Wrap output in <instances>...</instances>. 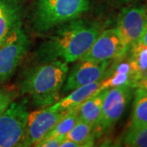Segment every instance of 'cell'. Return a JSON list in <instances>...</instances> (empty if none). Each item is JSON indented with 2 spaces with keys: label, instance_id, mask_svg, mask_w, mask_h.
<instances>
[{
  "label": "cell",
  "instance_id": "cell-8",
  "mask_svg": "<svg viewBox=\"0 0 147 147\" xmlns=\"http://www.w3.org/2000/svg\"><path fill=\"white\" fill-rule=\"evenodd\" d=\"M66 111L50 110L47 107L30 113L21 146H35L47 136Z\"/></svg>",
  "mask_w": 147,
  "mask_h": 147
},
{
  "label": "cell",
  "instance_id": "cell-5",
  "mask_svg": "<svg viewBox=\"0 0 147 147\" xmlns=\"http://www.w3.org/2000/svg\"><path fill=\"white\" fill-rule=\"evenodd\" d=\"M29 115L26 102L11 103L0 115V147L21 146Z\"/></svg>",
  "mask_w": 147,
  "mask_h": 147
},
{
  "label": "cell",
  "instance_id": "cell-12",
  "mask_svg": "<svg viewBox=\"0 0 147 147\" xmlns=\"http://www.w3.org/2000/svg\"><path fill=\"white\" fill-rule=\"evenodd\" d=\"M102 81L103 79H100L92 84L79 87L74 89L73 92H71L67 96L60 99L53 105L47 106V108L50 110L55 111H66L78 107L95 92L103 89L101 88Z\"/></svg>",
  "mask_w": 147,
  "mask_h": 147
},
{
  "label": "cell",
  "instance_id": "cell-19",
  "mask_svg": "<svg viewBox=\"0 0 147 147\" xmlns=\"http://www.w3.org/2000/svg\"><path fill=\"white\" fill-rule=\"evenodd\" d=\"M123 144L129 147H147V125L129 129L123 138Z\"/></svg>",
  "mask_w": 147,
  "mask_h": 147
},
{
  "label": "cell",
  "instance_id": "cell-16",
  "mask_svg": "<svg viewBox=\"0 0 147 147\" xmlns=\"http://www.w3.org/2000/svg\"><path fill=\"white\" fill-rule=\"evenodd\" d=\"M65 137L76 142L79 147L92 146L94 145V127L78 119L75 125L69 131Z\"/></svg>",
  "mask_w": 147,
  "mask_h": 147
},
{
  "label": "cell",
  "instance_id": "cell-6",
  "mask_svg": "<svg viewBox=\"0 0 147 147\" xmlns=\"http://www.w3.org/2000/svg\"><path fill=\"white\" fill-rule=\"evenodd\" d=\"M131 88L124 84L107 88L100 119L94 127L95 134L100 136L105 133L120 119L131 99Z\"/></svg>",
  "mask_w": 147,
  "mask_h": 147
},
{
  "label": "cell",
  "instance_id": "cell-21",
  "mask_svg": "<svg viewBox=\"0 0 147 147\" xmlns=\"http://www.w3.org/2000/svg\"><path fill=\"white\" fill-rule=\"evenodd\" d=\"M63 138L54 137V136H46L39 142H38L35 146L37 147H59L63 141Z\"/></svg>",
  "mask_w": 147,
  "mask_h": 147
},
{
  "label": "cell",
  "instance_id": "cell-18",
  "mask_svg": "<svg viewBox=\"0 0 147 147\" xmlns=\"http://www.w3.org/2000/svg\"><path fill=\"white\" fill-rule=\"evenodd\" d=\"M78 108L79 106L69 110L47 135L65 139L78 120Z\"/></svg>",
  "mask_w": 147,
  "mask_h": 147
},
{
  "label": "cell",
  "instance_id": "cell-1",
  "mask_svg": "<svg viewBox=\"0 0 147 147\" xmlns=\"http://www.w3.org/2000/svg\"><path fill=\"white\" fill-rule=\"evenodd\" d=\"M99 34L97 26L82 20L63 24L47 41L40 45L37 55L42 62L62 61L72 63L79 60Z\"/></svg>",
  "mask_w": 147,
  "mask_h": 147
},
{
  "label": "cell",
  "instance_id": "cell-20",
  "mask_svg": "<svg viewBox=\"0 0 147 147\" xmlns=\"http://www.w3.org/2000/svg\"><path fill=\"white\" fill-rule=\"evenodd\" d=\"M16 96V91L9 88H0V115L5 111Z\"/></svg>",
  "mask_w": 147,
  "mask_h": 147
},
{
  "label": "cell",
  "instance_id": "cell-2",
  "mask_svg": "<svg viewBox=\"0 0 147 147\" xmlns=\"http://www.w3.org/2000/svg\"><path fill=\"white\" fill-rule=\"evenodd\" d=\"M68 74L67 63L58 60L47 61L28 72L21 84V93L27 95L35 106H50L60 100Z\"/></svg>",
  "mask_w": 147,
  "mask_h": 147
},
{
  "label": "cell",
  "instance_id": "cell-25",
  "mask_svg": "<svg viewBox=\"0 0 147 147\" xmlns=\"http://www.w3.org/2000/svg\"><path fill=\"white\" fill-rule=\"evenodd\" d=\"M146 79H147V74H146V78H145Z\"/></svg>",
  "mask_w": 147,
  "mask_h": 147
},
{
  "label": "cell",
  "instance_id": "cell-24",
  "mask_svg": "<svg viewBox=\"0 0 147 147\" xmlns=\"http://www.w3.org/2000/svg\"><path fill=\"white\" fill-rule=\"evenodd\" d=\"M137 87H141L142 88L146 90L147 92V79H143L142 80H140L137 84Z\"/></svg>",
  "mask_w": 147,
  "mask_h": 147
},
{
  "label": "cell",
  "instance_id": "cell-9",
  "mask_svg": "<svg viewBox=\"0 0 147 147\" xmlns=\"http://www.w3.org/2000/svg\"><path fill=\"white\" fill-rule=\"evenodd\" d=\"M146 23L147 10L145 7H128L121 11L116 29L129 50L139 42Z\"/></svg>",
  "mask_w": 147,
  "mask_h": 147
},
{
  "label": "cell",
  "instance_id": "cell-11",
  "mask_svg": "<svg viewBox=\"0 0 147 147\" xmlns=\"http://www.w3.org/2000/svg\"><path fill=\"white\" fill-rule=\"evenodd\" d=\"M20 23H21L20 1L0 0V46Z\"/></svg>",
  "mask_w": 147,
  "mask_h": 147
},
{
  "label": "cell",
  "instance_id": "cell-23",
  "mask_svg": "<svg viewBox=\"0 0 147 147\" xmlns=\"http://www.w3.org/2000/svg\"><path fill=\"white\" fill-rule=\"evenodd\" d=\"M141 45H143L145 47H147V23L146 25V27H145V30H144V32L142 34V37L139 40V42H137Z\"/></svg>",
  "mask_w": 147,
  "mask_h": 147
},
{
  "label": "cell",
  "instance_id": "cell-13",
  "mask_svg": "<svg viewBox=\"0 0 147 147\" xmlns=\"http://www.w3.org/2000/svg\"><path fill=\"white\" fill-rule=\"evenodd\" d=\"M107 88L99 90L79 105L78 108V119L86 122L95 127L100 119L103 100Z\"/></svg>",
  "mask_w": 147,
  "mask_h": 147
},
{
  "label": "cell",
  "instance_id": "cell-4",
  "mask_svg": "<svg viewBox=\"0 0 147 147\" xmlns=\"http://www.w3.org/2000/svg\"><path fill=\"white\" fill-rule=\"evenodd\" d=\"M30 46L27 34L18 24L0 46V84L12 77Z\"/></svg>",
  "mask_w": 147,
  "mask_h": 147
},
{
  "label": "cell",
  "instance_id": "cell-10",
  "mask_svg": "<svg viewBox=\"0 0 147 147\" xmlns=\"http://www.w3.org/2000/svg\"><path fill=\"white\" fill-rule=\"evenodd\" d=\"M109 65L110 61H80V63L76 65L68 74L63 92H69L79 87L103 79Z\"/></svg>",
  "mask_w": 147,
  "mask_h": 147
},
{
  "label": "cell",
  "instance_id": "cell-26",
  "mask_svg": "<svg viewBox=\"0 0 147 147\" xmlns=\"http://www.w3.org/2000/svg\"><path fill=\"white\" fill-rule=\"evenodd\" d=\"M146 10H147V7H146Z\"/></svg>",
  "mask_w": 147,
  "mask_h": 147
},
{
  "label": "cell",
  "instance_id": "cell-3",
  "mask_svg": "<svg viewBox=\"0 0 147 147\" xmlns=\"http://www.w3.org/2000/svg\"><path fill=\"white\" fill-rule=\"evenodd\" d=\"M89 0H38L33 19L34 29L45 33L74 21L89 9Z\"/></svg>",
  "mask_w": 147,
  "mask_h": 147
},
{
  "label": "cell",
  "instance_id": "cell-14",
  "mask_svg": "<svg viewBox=\"0 0 147 147\" xmlns=\"http://www.w3.org/2000/svg\"><path fill=\"white\" fill-rule=\"evenodd\" d=\"M147 125V92L138 87L135 92L130 129Z\"/></svg>",
  "mask_w": 147,
  "mask_h": 147
},
{
  "label": "cell",
  "instance_id": "cell-17",
  "mask_svg": "<svg viewBox=\"0 0 147 147\" xmlns=\"http://www.w3.org/2000/svg\"><path fill=\"white\" fill-rule=\"evenodd\" d=\"M130 85L131 87H136V82L131 71V65L129 61L127 63L120 64L111 74V76L103 79L101 88L103 89L120 86V85Z\"/></svg>",
  "mask_w": 147,
  "mask_h": 147
},
{
  "label": "cell",
  "instance_id": "cell-22",
  "mask_svg": "<svg viewBox=\"0 0 147 147\" xmlns=\"http://www.w3.org/2000/svg\"><path fill=\"white\" fill-rule=\"evenodd\" d=\"M61 147H79V146L76 142H73V141H71V140L65 137L61 142Z\"/></svg>",
  "mask_w": 147,
  "mask_h": 147
},
{
  "label": "cell",
  "instance_id": "cell-15",
  "mask_svg": "<svg viewBox=\"0 0 147 147\" xmlns=\"http://www.w3.org/2000/svg\"><path fill=\"white\" fill-rule=\"evenodd\" d=\"M129 51L131 53L129 63L137 87V83L147 74V47L137 43Z\"/></svg>",
  "mask_w": 147,
  "mask_h": 147
},
{
  "label": "cell",
  "instance_id": "cell-7",
  "mask_svg": "<svg viewBox=\"0 0 147 147\" xmlns=\"http://www.w3.org/2000/svg\"><path fill=\"white\" fill-rule=\"evenodd\" d=\"M129 49L123 42L116 28L108 29L98 34L80 61H103L124 57Z\"/></svg>",
  "mask_w": 147,
  "mask_h": 147
}]
</instances>
